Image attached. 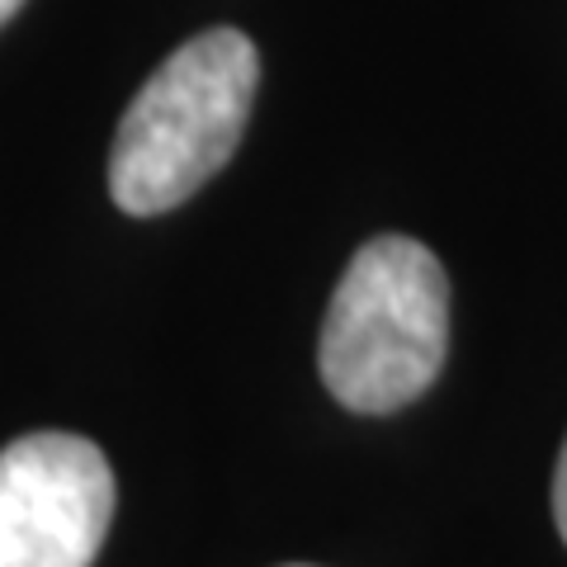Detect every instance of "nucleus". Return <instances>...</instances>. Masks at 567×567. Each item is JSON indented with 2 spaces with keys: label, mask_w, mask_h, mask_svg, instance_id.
Returning <instances> with one entry per match:
<instances>
[{
  "label": "nucleus",
  "mask_w": 567,
  "mask_h": 567,
  "mask_svg": "<svg viewBox=\"0 0 567 567\" xmlns=\"http://www.w3.org/2000/svg\"><path fill=\"white\" fill-rule=\"evenodd\" d=\"M260 85L256 43L241 29H204L147 76L123 110L110 152V194L133 218L181 208L227 166Z\"/></svg>",
  "instance_id": "1"
},
{
  "label": "nucleus",
  "mask_w": 567,
  "mask_h": 567,
  "mask_svg": "<svg viewBox=\"0 0 567 567\" xmlns=\"http://www.w3.org/2000/svg\"><path fill=\"white\" fill-rule=\"evenodd\" d=\"M114 520L95 440L39 431L0 450V567H91Z\"/></svg>",
  "instance_id": "3"
},
{
  "label": "nucleus",
  "mask_w": 567,
  "mask_h": 567,
  "mask_svg": "<svg viewBox=\"0 0 567 567\" xmlns=\"http://www.w3.org/2000/svg\"><path fill=\"white\" fill-rule=\"evenodd\" d=\"M450 350V279L431 246L374 237L350 256L322 322V383L360 416L416 402Z\"/></svg>",
  "instance_id": "2"
},
{
  "label": "nucleus",
  "mask_w": 567,
  "mask_h": 567,
  "mask_svg": "<svg viewBox=\"0 0 567 567\" xmlns=\"http://www.w3.org/2000/svg\"><path fill=\"white\" fill-rule=\"evenodd\" d=\"M20 6H24V0H0V24H6V20H10V14H14V10H20Z\"/></svg>",
  "instance_id": "5"
},
{
  "label": "nucleus",
  "mask_w": 567,
  "mask_h": 567,
  "mask_svg": "<svg viewBox=\"0 0 567 567\" xmlns=\"http://www.w3.org/2000/svg\"><path fill=\"white\" fill-rule=\"evenodd\" d=\"M554 520H558V535L567 539V445L558 454V473H554Z\"/></svg>",
  "instance_id": "4"
}]
</instances>
